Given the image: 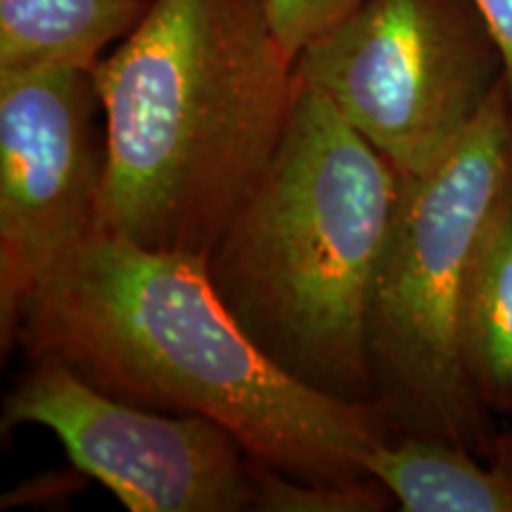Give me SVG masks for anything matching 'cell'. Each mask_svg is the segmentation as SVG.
Instances as JSON below:
<instances>
[{
    "label": "cell",
    "instance_id": "obj_1",
    "mask_svg": "<svg viewBox=\"0 0 512 512\" xmlns=\"http://www.w3.org/2000/svg\"><path fill=\"white\" fill-rule=\"evenodd\" d=\"M105 394L226 427L249 458L311 482L370 477L394 437L375 403L335 399L275 366L216 292L207 259L98 230L24 304L15 347Z\"/></svg>",
    "mask_w": 512,
    "mask_h": 512
},
{
    "label": "cell",
    "instance_id": "obj_2",
    "mask_svg": "<svg viewBox=\"0 0 512 512\" xmlns=\"http://www.w3.org/2000/svg\"><path fill=\"white\" fill-rule=\"evenodd\" d=\"M102 230L207 259L264 174L299 95L264 0H152L95 67Z\"/></svg>",
    "mask_w": 512,
    "mask_h": 512
},
{
    "label": "cell",
    "instance_id": "obj_3",
    "mask_svg": "<svg viewBox=\"0 0 512 512\" xmlns=\"http://www.w3.org/2000/svg\"><path fill=\"white\" fill-rule=\"evenodd\" d=\"M403 183L302 83L278 150L207 254L211 283L256 347L335 399L375 403L370 302Z\"/></svg>",
    "mask_w": 512,
    "mask_h": 512
},
{
    "label": "cell",
    "instance_id": "obj_4",
    "mask_svg": "<svg viewBox=\"0 0 512 512\" xmlns=\"http://www.w3.org/2000/svg\"><path fill=\"white\" fill-rule=\"evenodd\" d=\"M510 183L512 102L503 83L437 164L406 176L368 318L373 401L392 430L486 460L496 430L467 380L460 318L477 245Z\"/></svg>",
    "mask_w": 512,
    "mask_h": 512
},
{
    "label": "cell",
    "instance_id": "obj_5",
    "mask_svg": "<svg viewBox=\"0 0 512 512\" xmlns=\"http://www.w3.org/2000/svg\"><path fill=\"white\" fill-rule=\"evenodd\" d=\"M299 81L403 176L437 164L505 83L475 0H361L297 55Z\"/></svg>",
    "mask_w": 512,
    "mask_h": 512
},
{
    "label": "cell",
    "instance_id": "obj_6",
    "mask_svg": "<svg viewBox=\"0 0 512 512\" xmlns=\"http://www.w3.org/2000/svg\"><path fill=\"white\" fill-rule=\"evenodd\" d=\"M46 427L76 470L131 512L254 510V460L226 427L105 394L69 368L34 361L3 403V432Z\"/></svg>",
    "mask_w": 512,
    "mask_h": 512
},
{
    "label": "cell",
    "instance_id": "obj_7",
    "mask_svg": "<svg viewBox=\"0 0 512 512\" xmlns=\"http://www.w3.org/2000/svg\"><path fill=\"white\" fill-rule=\"evenodd\" d=\"M88 69L0 74V347L64 254L102 230L105 136Z\"/></svg>",
    "mask_w": 512,
    "mask_h": 512
},
{
    "label": "cell",
    "instance_id": "obj_8",
    "mask_svg": "<svg viewBox=\"0 0 512 512\" xmlns=\"http://www.w3.org/2000/svg\"><path fill=\"white\" fill-rule=\"evenodd\" d=\"M150 8L152 0H0V74L95 72Z\"/></svg>",
    "mask_w": 512,
    "mask_h": 512
},
{
    "label": "cell",
    "instance_id": "obj_9",
    "mask_svg": "<svg viewBox=\"0 0 512 512\" xmlns=\"http://www.w3.org/2000/svg\"><path fill=\"white\" fill-rule=\"evenodd\" d=\"M403 512H512V465L451 441L394 434L366 458Z\"/></svg>",
    "mask_w": 512,
    "mask_h": 512
},
{
    "label": "cell",
    "instance_id": "obj_10",
    "mask_svg": "<svg viewBox=\"0 0 512 512\" xmlns=\"http://www.w3.org/2000/svg\"><path fill=\"white\" fill-rule=\"evenodd\" d=\"M463 366L491 415H512V183L479 240L460 318Z\"/></svg>",
    "mask_w": 512,
    "mask_h": 512
},
{
    "label": "cell",
    "instance_id": "obj_11",
    "mask_svg": "<svg viewBox=\"0 0 512 512\" xmlns=\"http://www.w3.org/2000/svg\"><path fill=\"white\" fill-rule=\"evenodd\" d=\"M392 501V494L373 477L311 482L254 460V510L259 512H380Z\"/></svg>",
    "mask_w": 512,
    "mask_h": 512
},
{
    "label": "cell",
    "instance_id": "obj_12",
    "mask_svg": "<svg viewBox=\"0 0 512 512\" xmlns=\"http://www.w3.org/2000/svg\"><path fill=\"white\" fill-rule=\"evenodd\" d=\"M361 0H264L268 17L294 60L313 38L328 31Z\"/></svg>",
    "mask_w": 512,
    "mask_h": 512
},
{
    "label": "cell",
    "instance_id": "obj_13",
    "mask_svg": "<svg viewBox=\"0 0 512 512\" xmlns=\"http://www.w3.org/2000/svg\"><path fill=\"white\" fill-rule=\"evenodd\" d=\"M505 62V88L512 102V0H475Z\"/></svg>",
    "mask_w": 512,
    "mask_h": 512
},
{
    "label": "cell",
    "instance_id": "obj_14",
    "mask_svg": "<svg viewBox=\"0 0 512 512\" xmlns=\"http://www.w3.org/2000/svg\"><path fill=\"white\" fill-rule=\"evenodd\" d=\"M491 460L503 465H512V430L496 432L494 446H491Z\"/></svg>",
    "mask_w": 512,
    "mask_h": 512
}]
</instances>
